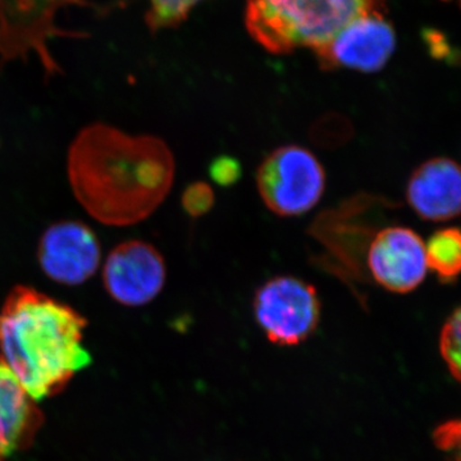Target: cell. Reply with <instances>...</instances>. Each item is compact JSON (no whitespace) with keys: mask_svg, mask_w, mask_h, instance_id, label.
<instances>
[{"mask_svg":"<svg viewBox=\"0 0 461 461\" xmlns=\"http://www.w3.org/2000/svg\"><path fill=\"white\" fill-rule=\"evenodd\" d=\"M384 0H247L248 32L273 54L323 47L364 14L381 12Z\"/></svg>","mask_w":461,"mask_h":461,"instance_id":"3","label":"cell"},{"mask_svg":"<svg viewBox=\"0 0 461 461\" xmlns=\"http://www.w3.org/2000/svg\"><path fill=\"white\" fill-rule=\"evenodd\" d=\"M86 326L72 306L20 285L0 309V360L35 402L57 395L91 363Z\"/></svg>","mask_w":461,"mask_h":461,"instance_id":"2","label":"cell"},{"mask_svg":"<svg viewBox=\"0 0 461 461\" xmlns=\"http://www.w3.org/2000/svg\"><path fill=\"white\" fill-rule=\"evenodd\" d=\"M167 268L153 245L131 240L109 253L103 269V284L112 299L126 306L148 304L165 287Z\"/></svg>","mask_w":461,"mask_h":461,"instance_id":"8","label":"cell"},{"mask_svg":"<svg viewBox=\"0 0 461 461\" xmlns=\"http://www.w3.org/2000/svg\"><path fill=\"white\" fill-rule=\"evenodd\" d=\"M460 330V309L456 308L454 313L445 321L441 333H439V353H441L446 366L450 369L451 375L456 379L460 378L461 366Z\"/></svg>","mask_w":461,"mask_h":461,"instance_id":"14","label":"cell"},{"mask_svg":"<svg viewBox=\"0 0 461 461\" xmlns=\"http://www.w3.org/2000/svg\"><path fill=\"white\" fill-rule=\"evenodd\" d=\"M395 48V30L381 12H375L355 18L314 51L323 68L371 74L386 66Z\"/></svg>","mask_w":461,"mask_h":461,"instance_id":"7","label":"cell"},{"mask_svg":"<svg viewBox=\"0 0 461 461\" xmlns=\"http://www.w3.org/2000/svg\"><path fill=\"white\" fill-rule=\"evenodd\" d=\"M257 187L264 205L272 213L297 217L320 203L326 189V172L308 149L284 145L260 163Z\"/></svg>","mask_w":461,"mask_h":461,"instance_id":"4","label":"cell"},{"mask_svg":"<svg viewBox=\"0 0 461 461\" xmlns=\"http://www.w3.org/2000/svg\"><path fill=\"white\" fill-rule=\"evenodd\" d=\"M203 0H148L147 23L153 32L180 25Z\"/></svg>","mask_w":461,"mask_h":461,"instance_id":"13","label":"cell"},{"mask_svg":"<svg viewBox=\"0 0 461 461\" xmlns=\"http://www.w3.org/2000/svg\"><path fill=\"white\" fill-rule=\"evenodd\" d=\"M427 267L439 281L451 284L459 277L461 268V235L455 227L436 230L426 244Z\"/></svg>","mask_w":461,"mask_h":461,"instance_id":"12","label":"cell"},{"mask_svg":"<svg viewBox=\"0 0 461 461\" xmlns=\"http://www.w3.org/2000/svg\"><path fill=\"white\" fill-rule=\"evenodd\" d=\"M175 157L162 139L105 123L85 127L67 157L75 198L98 222L126 227L150 217L175 181Z\"/></svg>","mask_w":461,"mask_h":461,"instance_id":"1","label":"cell"},{"mask_svg":"<svg viewBox=\"0 0 461 461\" xmlns=\"http://www.w3.org/2000/svg\"><path fill=\"white\" fill-rule=\"evenodd\" d=\"M366 264L378 286L393 294L411 293L427 276L426 242L409 227H384L369 241Z\"/></svg>","mask_w":461,"mask_h":461,"instance_id":"6","label":"cell"},{"mask_svg":"<svg viewBox=\"0 0 461 461\" xmlns=\"http://www.w3.org/2000/svg\"><path fill=\"white\" fill-rule=\"evenodd\" d=\"M41 423L35 400L0 360V461L29 447Z\"/></svg>","mask_w":461,"mask_h":461,"instance_id":"11","label":"cell"},{"mask_svg":"<svg viewBox=\"0 0 461 461\" xmlns=\"http://www.w3.org/2000/svg\"><path fill=\"white\" fill-rule=\"evenodd\" d=\"M215 202L214 191L205 182H194L182 195V206L185 212L193 218L203 217L213 208Z\"/></svg>","mask_w":461,"mask_h":461,"instance_id":"15","label":"cell"},{"mask_svg":"<svg viewBox=\"0 0 461 461\" xmlns=\"http://www.w3.org/2000/svg\"><path fill=\"white\" fill-rule=\"evenodd\" d=\"M211 177L220 186H232L241 177V165L238 159L229 156L218 157L213 160L211 168Z\"/></svg>","mask_w":461,"mask_h":461,"instance_id":"16","label":"cell"},{"mask_svg":"<svg viewBox=\"0 0 461 461\" xmlns=\"http://www.w3.org/2000/svg\"><path fill=\"white\" fill-rule=\"evenodd\" d=\"M412 211L430 222H447L460 214L461 172L454 159L436 157L414 169L406 186Z\"/></svg>","mask_w":461,"mask_h":461,"instance_id":"10","label":"cell"},{"mask_svg":"<svg viewBox=\"0 0 461 461\" xmlns=\"http://www.w3.org/2000/svg\"><path fill=\"white\" fill-rule=\"evenodd\" d=\"M258 326L280 346H296L318 329L321 304L313 285L293 276H277L258 288L253 300Z\"/></svg>","mask_w":461,"mask_h":461,"instance_id":"5","label":"cell"},{"mask_svg":"<svg viewBox=\"0 0 461 461\" xmlns=\"http://www.w3.org/2000/svg\"><path fill=\"white\" fill-rule=\"evenodd\" d=\"M455 423H447L437 430L436 441L438 442L439 447L453 448L459 441V426L453 429Z\"/></svg>","mask_w":461,"mask_h":461,"instance_id":"17","label":"cell"},{"mask_svg":"<svg viewBox=\"0 0 461 461\" xmlns=\"http://www.w3.org/2000/svg\"><path fill=\"white\" fill-rule=\"evenodd\" d=\"M38 259L50 280L77 286L95 275L102 249L89 226L77 221H63L42 233Z\"/></svg>","mask_w":461,"mask_h":461,"instance_id":"9","label":"cell"}]
</instances>
